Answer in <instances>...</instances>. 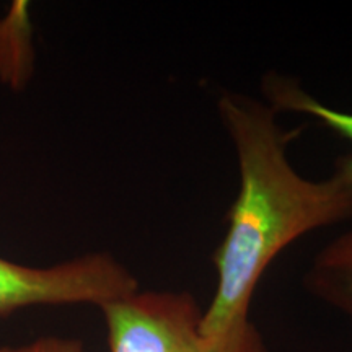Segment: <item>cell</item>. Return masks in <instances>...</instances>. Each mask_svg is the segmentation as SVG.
I'll return each instance as SVG.
<instances>
[{
    "label": "cell",
    "instance_id": "3",
    "mask_svg": "<svg viewBox=\"0 0 352 352\" xmlns=\"http://www.w3.org/2000/svg\"><path fill=\"white\" fill-rule=\"evenodd\" d=\"M140 289L138 277L104 252L52 266H26L0 256V316L38 305L103 308Z\"/></svg>",
    "mask_w": 352,
    "mask_h": 352
},
{
    "label": "cell",
    "instance_id": "7",
    "mask_svg": "<svg viewBox=\"0 0 352 352\" xmlns=\"http://www.w3.org/2000/svg\"><path fill=\"white\" fill-rule=\"evenodd\" d=\"M0 352H85V347L76 338L41 336L23 344L0 346Z\"/></svg>",
    "mask_w": 352,
    "mask_h": 352
},
{
    "label": "cell",
    "instance_id": "4",
    "mask_svg": "<svg viewBox=\"0 0 352 352\" xmlns=\"http://www.w3.org/2000/svg\"><path fill=\"white\" fill-rule=\"evenodd\" d=\"M303 284L315 298L352 321V222L315 253Z\"/></svg>",
    "mask_w": 352,
    "mask_h": 352
},
{
    "label": "cell",
    "instance_id": "2",
    "mask_svg": "<svg viewBox=\"0 0 352 352\" xmlns=\"http://www.w3.org/2000/svg\"><path fill=\"white\" fill-rule=\"evenodd\" d=\"M109 352H270L252 320L220 336L202 331V308L184 290H138L101 308Z\"/></svg>",
    "mask_w": 352,
    "mask_h": 352
},
{
    "label": "cell",
    "instance_id": "6",
    "mask_svg": "<svg viewBox=\"0 0 352 352\" xmlns=\"http://www.w3.org/2000/svg\"><path fill=\"white\" fill-rule=\"evenodd\" d=\"M33 60L28 3L13 2L0 20V80L13 90L23 88L33 74Z\"/></svg>",
    "mask_w": 352,
    "mask_h": 352
},
{
    "label": "cell",
    "instance_id": "1",
    "mask_svg": "<svg viewBox=\"0 0 352 352\" xmlns=\"http://www.w3.org/2000/svg\"><path fill=\"white\" fill-rule=\"evenodd\" d=\"M217 114L236 158L239 191L212 253L217 284L201 320L209 336L252 320L259 280L289 245L307 233L352 222V170L342 157L327 178H305L287 155L300 131H285L270 103L223 90Z\"/></svg>",
    "mask_w": 352,
    "mask_h": 352
},
{
    "label": "cell",
    "instance_id": "5",
    "mask_svg": "<svg viewBox=\"0 0 352 352\" xmlns=\"http://www.w3.org/2000/svg\"><path fill=\"white\" fill-rule=\"evenodd\" d=\"M263 100L277 113H296L324 126L352 145V111L338 109L307 91L297 78L284 74L267 72L261 82ZM352 170V152L341 155Z\"/></svg>",
    "mask_w": 352,
    "mask_h": 352
}]
</instances>
